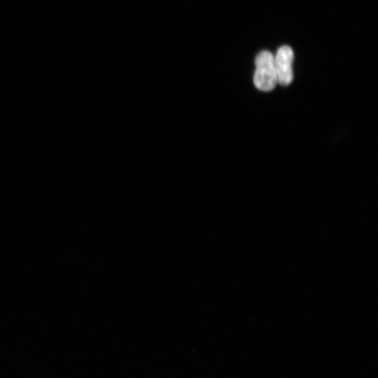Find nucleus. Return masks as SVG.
Listing matches in <instances>:
<instances>
[{
  "mask_svg": "<svg viewBox=\"0 0 378 378\" xmlns=\"http://www.w3.org/2000/svg\"><path fill=\"white\" fill-rule=\"evenodd\" d=\"M275 60V67L277 73L278 82L282 86L289 85L294 79L292 64L294 53L288 46L280 47Z\"/></svg>",
  "mask_w": 378,
  "mask_h": 378,
  "instance_id": "f03ea898",
  "label": "nucleus"
},
{
  "mask_svg": "<svg viewBox=\"0 0 378 378\" xmlns=\"http://www.w3.org/2000/svg\"><path fill=\"white\" fill-rule=\"evenodd\" d=\"M254 83L259 90L266 92L273 90L278 83L274 56L268 51L261 52L256 58Z\"/></svg>",
  "mask_w": 378,
  "mask_h": 378,
  "instance_id": "f257e3e1",
  "label": "nucleus"
}]
</instances>
